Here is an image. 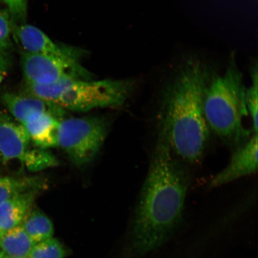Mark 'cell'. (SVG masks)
I'll return each mask as SVG.
<instances>
[{"instance_id":"1","label":"cell","mask_w":258,"mask_h":258,"mask_svg":"<svg viewBox=\"0 0 258 258\" xmlns=\"http://www.w3.org/2000/svg\"><path fill=\"white\" fill-rule=\"evenodd\" d=\"M159 129L132 227V250L138 256L159 249L175 233L182 223L191 183L188 169Z\"/></svg>"},{"instance_id":"2","label":"cell","mask_w":258,"mask_h":258,"mask_svg":"<svg viewBox=\"0 0 258 258\" xmlns=\"http://www.w3.org/2000/svg\"><path fill=\"white\" fill-rule=\"evenodd\" d=\"M211 72L205 64L186 60L164 86L161 97L159 128L175 156L185 163L202 159L210 130L203 109V95Z\"/></svg>"},{"instance_id":"3","label":"cell","mask_w":258,"mask_h":258,"mask_svg":"<svg viewBox=\"0 0 258 258\" xmlns=\"http://www.w3.org/2000/svg\"><path fill=\"white\" fill-rule=\"evenodd\" d=\"M246 89L243 75L233 58L224 74H212L203 95V109L209 128L232 147L246 143L253 134L243 122L249 115Z\"/></svg>"},{"instance_id":"4","label":"cell","mask_w":258,"mask_h":258,"mask_svg":"<svg viewBox=\"0 0 258 258\" xmlns=\"http://www.w3.org/2000/svg\"><path fill=\"white\" fill-rule=\"evenodd\" d=\"M131 80H74L54 104L64 111L88 112L98 108L123 106L134 92Z\"/></svg>"},{"instance_id":"5","label":"cell","mask_w":258,"mask_h":258,"mask_svg":"<svg viewBox=\"0 0 258 258\" xmlns=\"http://www.w3.org/2000/svg\"><path fill=\"white\" fill-rule=\"evenodd\" d=\"M107 133V122L101 117L62 119L58 131V147L62 148L74 165L85 166L95 159Z\"/></svg>"},{"instance_id":"6","label":"cell","mask_w":258,"mask_h":258,"mask_svg":"<svg viewBox=\"0 0 258 258\" xmlns=\"http://www.w3.org/2000/svg\"><path fill=\"white\" fill-rule=\"evenodd\" d=\"M19 161L31 172H40L58 165L56 157L48 150L32 143L24 125L8 113L0 112V161Z\"/></svg>"},{"instance_id":"7","label":"cell","mask_w":258,"mask_h":258,"mask_svg":"<svg viewBox=\"0 0 258 258\" xmlns=\"http://www.w3.org/2000/svg\"><path fill=\"white\" fill-rule=\"evenodd\" d=\"M21 64L25 84L27 85H46L66 80L91 79L79 59L24 51Z\"/></svg>"},{"instance_id":"8","label":"cell","mask_w":258,"mask_h":258,"mask_svg":"<svg viewBox=\"0 0 258 258\" xmlns=\"http://www.w3.org/2000/svg\"><path fill=\"white\" fill-rule=\"evenodd\" d=\"M257 170V134H253L246 143L235 148L230 162L210 181L215 188L255 173Z\"/></svg>"},{"instance_id":"9","label":"cell","mask_w":258,"mask_h":258,"mask_svg":"<svg viewBox=\"0 0 258 258\" xmlns=\"http://www.w3.org/2000/svg\"><path fill=\"white\" fill-rule=\"evenodd\" d=\"M12 32L26 52L79 59V53L76 50L54 43L43 31L33 26L13 25Z\"/></svg>"},{"instance_id":"10","label":"cell","mask_w":258,"mask_h":258,"mask_svg":"<svg viewBox=\"0 0 258 258\" xmlns=\"http://www.w3.org/2000/svg\"><path fill=\"white\" fill-rule=\"evenodd\" d=\"M2 101L12 117L21 124L31 116L40 113H48L60 120L63 119L66 113L59 106L26 93H5L2 95Z\"/></svg>"},{"instance_id":"11","label":"cell","mask_w":258,"mask_h":258,"mask_svg":"<svg viewBox=\"0 0 258 258\" xmlns=\"http://www.w3.org/2000/svg\"><path fill=\"white\" fill-rule=\"evenodd\" d=\"M60 120L52 114L40 113L31 116L22 125L35 146L48 150L58 147V131Z\"/></svg>"},{"instance_id":"12","label":"cell","mask_w":258,"mask_h":258,"mask_svg":"<svg viewBox=\"0 0 258 258\" xmlns=\"http://www.w3.org/2000/svg\"><path fill=\"white\" fill-rule=\"evenodd\" d=\"M41 191L31 190L0 203V231L4 233L21 225Z\"/></svg>"},{"instance_id":"13","label":"cell","mask_w":258,"mask_h":258,"mask_svg":"<svg viewBox=\"0 0 258 258\" xmlns=\"http://www.w3.org/2000/svg\"><path fill=\"white\" fill-rule=\"evenodd\" d=\"M34 244L19 225L3 233L0 247L8 256L27 257Z\"/></svg>"},{"instance_id":"14","label":"cell","mask_w":258,"mask_h":258,"mask_svg":"<svg viewBox=\"0 0 258 258\" xmlns=\"http://www.w3.org/2000/svg\"><path fill=\"white\" fill-rule=\"evenodd\" d=\"M21 225L35 244L53 237L52 222L38 209L31 208L25 215Z\"/></svg>"},{"instance_id":"15","label":"cell","mask_w":258,"mask_h":258,"mask_svg":"<svg viewBox=\"0 0 258 258\" xmlns=\"http://www.w3.org/2000/svg\"><path fill=\"white\" fill-rule=\"evenodd\" d=\"M45 186L46 182L38 176H0V203L22 192L43 190Z\"/></svg>"},{"instance_id":"16","label":"cell","mask_w":258,"mask_h":258,"mask_svg":"<svg viewBox=\"0 0 258 258\" xmlns=\"http://www.w3.org/2000/svg\"><path fill=\"white\" fill-rule=\"evenodd\" d=\"M67 254L62 243L51 237L35 243L27 258H64Z\"/></svg>"},{"instance_id":"17","label":"cell","mask_w":258,"mask_h":258,"mask_svg":"<svg viewBox=\"0 0 258 258\" xmlns=\"http://www.w3.org/2000/svg\"><path fill=\"white\" fill-rule=\"evenodd\" d=\"M251 85L249 88L246 89L245 92V101L249 114L252 121L253 134H257V64L256 62L250 68Z\"/></svg>"},{"instance_id":"18","label":"cell","mask_w":258,"mask_h":258,"mask_svg":"<svg viewBox=\"0 0 258 258\" xmlns=\"http://www.w3.org/2000/svg\"><path fill=\"white\" fill-rule=\"evenodd\" d=\"M12 27L13 23L9 12L0 11V41H11L10 37Z\"/></svg>"},{"instance_id":"19","label":"cell","mask_w":258,"mask_h":258,"mask_svg":"<svg viewBox=\"0 0 258 258\" xmlns=\"http://www.w3.org/2000/svg\"><path fill=\"white\" fill-rule=\"evenodd\" d=\"M4 2L6 6H8V12L11 16L12 21L15 22L16 24L19 23V25L24 24L26 21L27 14L22 11L17 0H4Z\"/></svg>"},{"instance_id":"20","label":"cell","mask_w":258,"mask_h":258,"mask_svg":"<svg viewBox=\"0 0 258 258\" xmlns=\"http://www.w3.org/2000/svg\"><path fill=\"white\" fill-rule=\"evenodd\" d=\"M11 62L9 53L0 54V73L8 74Z\"/></svg>"},{"instance_id":"21","label":"cell","mask_w":258,"mask_h":258,"mask_svg":"<svg viewBox=\"0 0 258 258\" xmlns=\"http://www.w3.org/2000/svg\"><path fill=\"white\" fill-rule=\"evenodd\" d=\"M11 41H0V54L9 53V51L11 49Z\"/></svg>"},{"instance_id":"22","label":"cell","mask_w":258,"mask_h":258,"mask_svg":"<svg viewBox=\"0 0 258 258\" xmlns=\"http://www.w3.org/2000/svg\"><path fill=\"white\" fill-rule=\"evenodd\" d=\"M17 2L22 11L25 14H27L28 0H17Z\"/></svg>"},{"instance_id":"23","label":"cell","mask_w":258,"mask_h":258,"mask_svg":"<svg viewBox=\"0 0 258 258\" xmlns=\"http://www.w3.org/2000/svg\"><path fill=\"white\" fill-rule=\"evenodd\" d=\"M6 76H7V73H0V84L3 82V81L4 80Z\"/></svg>"},{"instance_id":"24","label":"cell","mask_w":258,"mask_h":258,"mask_svg":"<svg viewBox=\"0 0 258 258\" xmlns=\"http://www.w3.org/2000/svg\"><path fill=\"white\" fill-rule=\"evenodd\" d=\"M6 257L7 255L2 250H0V258H6Z\"/></svg>"},{"instance_id":"25","label":"cell","mask_w":258,"mask_h":258,"mask_svg":"<svg viewBox=\"0 0 258 258\" xmlns=\"http://www.w3.org/2000/svg\"><path fill=\"white\" fill-rule=\"evenodd\" d=\"M3 234V232L0 231V243H1V240H2Z\"/></svg>"},{"instance_id":"26","label":"cell","mask_w":258,"mask_h":258,"mask_svg":"<svg viewBox=\"0 0 258 258\" xmlns=\"http://www.w3.org/2000/svg\"><path fill=\"white\" fill-rule=\"evenodd\" d=\"M6 258H27V257H11V256H7V257H6Z\"/></svg>"}]
</instances>
